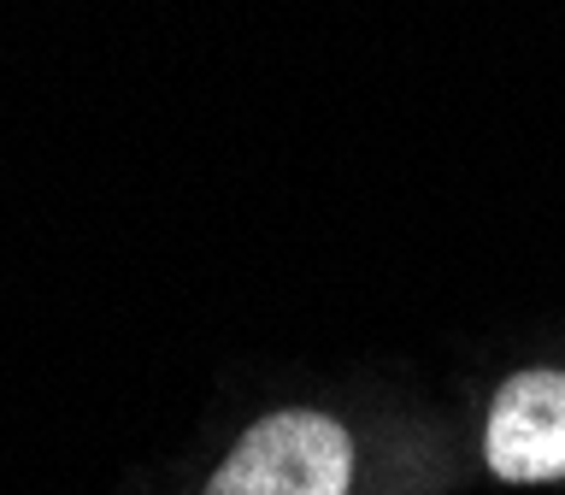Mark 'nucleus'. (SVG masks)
Returning <instances> with one entry per match:
<instances>
[{
	"instance_id": "f03ea898",
	"label": "nucleus",
	"mask_w": 565,
	"mask_h": 495,
	"mask_svg": "<svg viewBox=\"0 0 565 495\" xmlns=\"http://www.w3.org/2000/svg\"><path fill=\"white\" fill-rule=\"evenodd\" d=\"M489 472L507 484L565 477V371H519L501 383L483 431Z\"/></svg>"
},
{
	"instance_id": "f257e3e1",
	"label": "nucleus",
	"mask_w": 565,
	"mask_h": 495,
	"mask_svg": "<svg viewBox=\"0 0 565 495\" xmlns=\"http://www.w3.org/2000/svg\"><path fill=\"white\" fill-rule=\"evenodd\" d=\"M353 449L324 413H271L212 472L206 495H348Z\"/></svg>"
}]
</instances>
